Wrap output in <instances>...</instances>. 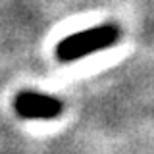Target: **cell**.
<instances>
[{"mask_svg":"<svg viewBox=\"0 0 154 154\" xmlns=\"http://www.w3.org/2000/svg\"><path fill=\"white\" fill-rule=\"evenodd\" d=\"M119 38V29L112 23L104 25L89 27L81 33L66 37L64 41L58 42L56 46V56L60 62H73L79 58H85L94 52L106 50Z\"/></svg>","mask_w":154,"mask_h":154,"instance_id":"cell-1","label":"cell"},{"mask_svg":"<svg viewBox=\"0 0 154 154\" xmlns=\"http://www.w3.org/2000/svg\"><path fill=\"white\" fill-rule=\"evenodd\" d=\"M14 108L23 119H54L62 114L64 104L50 94H42L37 91H21L14 100Z\"/></svg>","mask_w":154,"mask_h":154,"instance_id":"cell-2","label":"cell"}]
</instances>
